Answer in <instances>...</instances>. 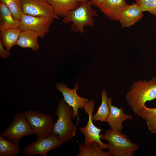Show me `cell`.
<instances>
[{"mask_svg":"<svg viewBox=\"0 0 156 156\" xmlns=\"http://www.w3.org/2000/svg\"><path fill=\"white\" fill-rule=\"evenodd\" d=\"M156 99V77L147 81L134 82L125 97L133 112L137 115L145 106L147 101Z\"/></svg>","mask_w":156,"mask_h":156,"instance_id":"1","label":"cell"},{"mask_svg":"<svg viewBox=\"0 0 156 156\" xmlns=\"http://www.w3.org/2000/svg\"><path fill=\"white\" fill-rule=\"evenodd\" d=\"M79 3L77 8L68 12L63 17L62 21L64 24L72 22L71 28L73 31L83 33L85 32V26H94V17L97 16V12L92 8V4L90 0Z\"/></svg>","mask_w":156,"mask_h":156,"instance_id":"2","label":"cell"},{"mask_svg":"<svg viewBox=\"0 0 156 156\" xmlns=\"http://www.w3.org/2000/svg\"><path fill=\"white\" fill-rule=\"evenodd\" d=\"M73 114L72 108L62 99L57 105L56 115L57 119L54 123L52 132L57 134L64 142H69L75 135L77 126L72 120Z\"/></svg>","mask_w":156,"mask_h":156,"instance_id":"3","label":"cell"},{"mask_svg":"<svg viewBox=\"0 0 156 156\" xmlns=\"http://www.w3.org/2000/svg\"><path fill=\"white\" fill-rule=\"evenodd\" d=\"M101 139L107 141L108 152L111 156H134L139 148L126 134L111 129L102 134Z\"/></svg>","mask_w":156,"mask_h":156,"instance_id":"4","label":"cell"},{"mask_svg":"<svg viewBox=\"0 0 156 156\" xmlns=\"http://www.w3.org/2000/svg\"><path fill=\"white\" fill-rule=\"evenodd\" d=\"M38 138L46 137L53 132L54 123L52 117L38 111L29 110L22 113Z\"/></svg>","mask_w":156,"mask_h":156,"instance_id":"5","label":"cell"},{"mask_svg":"<svg viewBox=\"0 0 156 156\" xmlns=\"http://www.w3.org/2000/svg\"><path fill=\"white\" fill-rule=\"evenodd\" d=\"M32 134H34L32 130L23 113H19L14 116L10 126L0 136L19 144L21 138Z\"/></svg>","mask_w":156,"mask_h":156,"instance_id":"6","label":"cell"},{"mask_svg":"<svg viewBox=\"0 0 156 156\" xmlns=\"http://www.w3.org/2000/svg\"><path fill=\"white\" fill-rule=\"evenodd\" d=\"M95 106L94 100H89L85 104L83 109L88 115V120L86 125L84 127L79 128V130L84 135L85 145L90 146L95 142L99 144L102 149H104L107 148V145L101 140L102 133L100 134V133L102 129L96 127L93 122L92 116Z\"/></svg>","mask_w":156,"mask_h":156,"instance_id":"7","label":"cell"},{"mask_svg":"<svg viewBox=\"0 0 156 156\" xmlns=\"http://www.w3.org/2000/svg\"><path fill=\"white\" fill-rule=\"evenodd\" d=\"M63 143L57 134L52 132L48 136L38 138L36 141L26 146L23 148V153L25 155L47 156L49 151L59 147Z\"/></svg>","mask_w":156,"mask_h":156,"instance_id":"8","label":"cell"},{"mask_svg":"<svg viewBox=\"0 0 156 156\" xmlns=\"http://www.w3.org/2000/svg\"><path fill=\"white\" fill-rule=\"evenodd\" d=\"M53 19L31 16L22 13L19 20L18 28L22 31L31 30L37 32L43 38L48 33Z\"/></svg>","mask_w":156,"mask_h":156,"instance_id":"9","label":"cell"},{"mask_svg":"<svg viewBox=\"0 0 156 156\" xmlns=\"http://www.w3.org/2000/svg\"><path fill=\"white\" fill-rule=\"evenodd\" d=\"M23 14L36 16L59 19L47 0H20Z\"/></svg>","mask_w":156,"mask_h":156,"instance_id":"10","label":"cell"},{"mask_svg":"<svg viewBox=\"0 0 156 156\" xmlns=\"http://www.w3.org/2000/svg\"><path fill=\"white\" fill-rule=\"evenodd\" d=\"M79 85L76 83L73 89H70L65 84L62 83H57L55 85V88L62 94L64 99L66 103L73 110V118H77L76 125L78 124L79 119L78 115L79 109H83L84 107L89 101L88 98L79 96L77 93V90Z\"/></svg>","mask_w":156,"mask_h":156,"instance_id":"11","label":"cell"},{"mask_svg":"<svg viewBox=\"0 0 156 156\" xmlns=\"http://www.w3.org/2000/svg\"><path fill=\"white\" fill-rule=\"evenodd\" d=\"M112 100L111 97L108 99L110 111L105 122L108 123L111 129L122 133L123 129L122 122L127 120H132L133 117L130 114H125L123 107L118 108L113 105Z\"/></svg>","mask_w":156,"mask_h":156,"instance_id":"12","label":"cell"},{"mask_svg":"<svg viewBox=\"0 0 156 156\" xmlns=\"http://www.w3.org/2000/svg\"><path fill=\"white\" fill-rule=\"evenodd\" d=\"M143 12L136 3L128 5L121 13L118 21L122 27L134 25L143 17Z\"/></svg>","mask_w":156,"mask_h":156,"instance_id":"13","label":"cell"},{"mask_svg":"<svg viewBox=\"0 0 156 156\" xmlns=\"http://www.w3.org/2000/svg\"><path fill=\"white\" fill-rule=\"evenodd\" d=\"M128 5L125 0H106L100 9L110 20L118 21L121 13Z\"/></svg>","mask_w":156,"mask_h":156,"instance_id":"14","label":"cell"},{"mask_svg":"<svg viewBox=\"0 0 156 156\" xmlns=\"http://www.w3.org/2000/svg\"><path fill=\"white\" fill-rule=\"evenodd\" d=\"M38 34L31 30L21 31L16 45L23 48H29L33 51L38 50L40 46L38 42Z\"/></svg>","mask_w":156,"mask_h":156,"instance_id":"15","label":"cell"},{"mask_svg":"<svg viewBox=\"0 0 156 156\" xmlns=\"http://www.w3.org/2000/svg\"><path fill=\"white\" fill-rule=\"evenodd\" d=\"M53 8L55 14L63 17L68 12L77 8L79 3L76 0H47Z\"/></svg>","mask_w":156,"mask_h":156,"instance_id":"16","label":"cell"},{"mask_svg":"<svg viewBox=\"0 0 156 156\" xmlns=\"http://www.w3.org/2000/svg\"><path fill=\"white\" fill-rule=\"evenodd\" d=\"M19 20L15 19L3 3H0V30L18 28Z\"/></svg>","mask_w":156,"mask_h":156,"instance_id":"17","label":"cell"},{"mask_svg":"<svg viewBox=\"0 0 156 156\" xmlns=\"http://www.w3.org/2000/svg\"><path fill=\"white\" fill-rule=\"evenodd\" d=\"M21 32V31L18 28L1 31L0 40L3 46L10 51L14 45H16Z\"/></svg>","mask_w":156,"mask_h":156,"instance_id":"18","label":"cell"},{"mask_svg":"<svg viewBox=\"0 0 156 156\" xmlns=\"http://www.w3.org/2000/svg\"><path fill=\"white\" fill-rule=\"evenodd\" d=\"M99 144L94 142L90 145L79 144L77 156H111L108 152L103 150Z\"/></svg>","mask_w":156,"mask_h":156,"instance_id":"19","label":"cell"},{"mask_svg":"<svg viewBox=\"0 0 156 156\" xmlns=\"http://www.w3.org/2000/svg\"><path fill=\"white\" fill-rule=\"evenodd\" d=\"M101 104L98 107L97 112L94 115H92L93 121L105 122L109 113V108L108 104V98L105 90L103 89L101 91Z\"/></svg>","mask_w":156,"mask_h":156,"instance_id":"20","label":"cell"},{"mask_svg":"<svg viewBox=\"0 0 156 156\" xmlns=\"http://www.w3.org/2000/svg\"><path fill=\"white\" fill-rule=\"evenodd\" d=\"M21 152L19 144L0 136V156H16Z\"/></svg>","mask_w":156,"mask_h":156,"instance_id":"21","label":"cell"},{"mask_svg":"<svg viewBox=\"0 0 156 156\" xmlns=\"http://www.w3.org/2000/svg\"><path fill=\"white\" fill-rule=\"evenodd\" d=\"M0 1L6 5L15 19L20 20L23 13L20 0H0Z\"/></svg>","mask_w":156,"mask_h":156,"instance_id":"22","label":"cell"},{"mask_svg":"<svg viewBox=\"0 0 156 156\" xmlns=\"http://www.w3.org/2000/svg\"><path fill=\"white\" fill-rule=\"evenodd\" d=\"M135 2L143 12L147 11L156 16V0H136Z\"/></svg>","mask_w":156,"mask_h":156,"instance_id":"23","label":"cell"},{"mask_svg":"<svg viewBox=\"0 0 156 156\" xmlns=\"http://www.w3.org/2000/svg\"><path fill=\"white\" fill-rule=\"evenodd\" d=\"M137 115L146 121L149 118L156 117V108L145 106Z\"/></svg>","mask_w":156,"mask_h":156,"instance_id":"24","label":"cell"},{"mask_svg":"<svg viewBox=\"0 0 156 156\" xmlns=\"http://www.w3.org/2000/svg\"><path fill=\"white\" fill-rule=\"evenodd\" d=\"M0 39V57L2 58L6 59L10 57V53L9 51L5 49Z\"/></svg>","mask_w":156,"mask_h":156,"instance_id":"25","label":"cell"},{"mask_svg":"<svg viewBox=\"0 0 156 156\" xmlns=\"http://www.w3.org/2000/svg\"><path fill=\"white\" fill-rule=\"evenodd\" d=\"M146 121L147 126L150 131L156 129V117L149 118Z\"/></svg>","mask_w":156,"mask_h":156,"instance_id":"26","label":"cell"},{"mask_svg":"<svg viewBox=\"0 0 156 156\" xmlns=\"http://www.w3.org/2000/svg\"><path fill=\"white\" fill-rule=\"evenodd\" d=\"M106 0H90L92 5L100 9L102 5Z\"/></svg>","mask_w":156,"mask_h":156,"instance_id":"27","label":"cell"},{"mask_svg":"<svg viewBox=\"0 0 156 156\" xmlns=\"http://www.w3.org/2000/svg\"><path fill=\"white\" fill-rule=\"evenodd\" d=\"M152 133H155L156 134V129H153L150 131Z\"/></svg>","mask_w":156,"mask_h":156,"instance_id":"28","label":"cell"},{"mask_svg":"<svg viewBox=\"0 0 156 156\" xmlns=\"http://www.w3.org/2000/svg\"><path fill=\"white\" fill-rule=\"evenodd\" d=\"M76 0L77 1L79 2L81 1H87V0Z\"/></svg>","mask_w":156,"mask_h":156,"instance_id":"29","label":"cell"}]
</instances>
